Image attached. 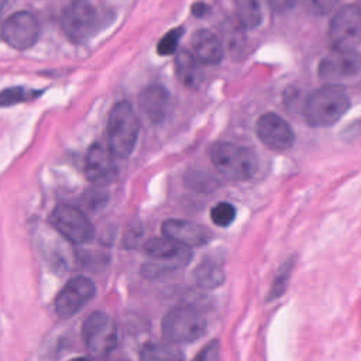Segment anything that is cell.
I'll return each instance as SVG.
<instances>
[{
  "instance_id": "obj_12",
  "label": "cell",
  "mask_w": 361,
  "mask_h": 361,
  "mask_svg": "<svg viewBox=\"0 0 361 361\" xmlns=\"http://www.w3.org/2000/svg\"><path fill=\"white\" fill-rule=\"evenodd\" d=\"M317 73L329 85L354 78L361 73V54L357 51L333 49L320 59Z\"/></svg>"
},
{
  "instance_id": "obj_16",
  "label": "cell",
  "mask_w": 361,
  "mask_h": 361,
  "mask_svg": "<svg viewBox=\"0 0 361 361\" xmlns=\"http://www.w3.org/2000/svg\"><path fill=\"white\" fill-rule=\"evenodd\" d=\"M192 54L200 63L217 65L224 56V47L221 39L210 30H197L190 38Z\"/></svg>"
},
{
  "instance_id": "obj_10",
  "label": "cell",
  "mask_w": 361,
  "mask_h": 361,
  "mask_svg": "<svg viewBox=\"0 0 361 361\" xmlns=\"http://www.w3.org/2000/svg\"><path fill=\"white\" fill-rule=\"evenodd\" d=\"M1 38L14 49L31 48L39 35L37 17L30 11H17L4 20L0 28Z\"/></svg>"
},
{
  "instance_id": "obj_6",
  "label": "cell",
  "mask_w": 361,
  "mask_h": 361,
  "mask_svg": "<svg viewBox=\"0 0 361 361\" xmlns=\"http://www.w3.org/2000/svg\"><path fill=\"white\" fill-rule=\"evenodd\" d=\"M82 338L92 355H109L117 347L118 341L114 320L103 312L90 313L82 324Z\"/></svg>"
},
{
  "instance_id": "obj_13",
  "label": "cell",
  "mask_w": 361,
  "mask_h": 361,
  "mask_svg": "<svg viewBox=\"0 0 361 361\" xmlns=\"http://www.w3.org/2000/svg\"><path fill=\"white\" fill-rule=\"evenodd\" d=\"M259 141L274 151H286L295 142V133L288 121L276 113H264L255 123Z\"/></svg>"
},
{
  "instance_id": "obj_1",
  "label": "cell",
  "mask_w": 361,
  "mask_h": 361,
  "mask_svg": "<svg viewBox=\"0 0 361 361\" xmlns=\"http://www.w3.org/2000/svg\"><path fill=\"white\" fill-rule=\"evenodd\" d=\"M350 97L338 85H326L312 92L303 106V116L316 128L331 127L348 110Z\"/></svg>"
},
{
  "instance_id": "obj_9",
  "label": "cell",
  "mask_w": 361,
  "mask_h": 361,
  "mask_svg": "<svg viewBox=\"0 0 361 361\" xmlns=\"http://www.w3.org/2000/svg\"><path fill=\"white\" fill-rule=\"evenodd\" d=\"M96 25L97 13L89 0H72L62 11V31L73 42L86 39Z\"/></svg>"
},
{
  "instance_id": "obj_4",
  "label": "cell",
  "mask_w": 361,
  "mask_h": 361,
  "mask_svg": "<svg viewBox=\"0 0 361 361\" xmlns=\"http://www.w3.org/2000/svg\"><path fill=\"white\" fill-rule=\"evenodd\" d=\"M209 157L220 175L235 182L251 179L258 168V159L250 148L227 141L214 142Z\"/></svg>"
},
{
  "instance_id": "obj_7",
  "label": "cell",
  "mask_w": 361,
  "mask_h": 361,
  "mask_svg": "<svg viewBox=\"0 0 361 361\" xmlns=\"http://www.w3.org/2000/svg\"><path fill=\"white\" fill-rule=\"evenodd\" d=\"M49 224L69 243L87 244L94 237V228L87 216L71 204H58L49 214Z\"/></svg>"
},
{
  "instance_id": "obj_32",
  "label": "cell",
  "mask_w": 361,
  "mask_h": 361,
  "mask_svg": "<svg viewBox=\"0 0 361 361\" xmlns=\"http://www.w3.org/2000/svg\"><path fill=\"white\" fill-rule=\"evenodd\" d=\"M107 361H128V360H124V358H113V360H107Z\"/></svg>"
},
{
  "instance_id": "obj_17",
  "label": "cell",
  "mask_w": 361,
  "mask_h": 361,
  "mask_svg": "<svg viewBox=\"0 0 361 361\" xmlns=\"http://www.w3.org/2000/svg\"><path fill=\"white\" fill-rule=\"evenodd\" d=\"M138 103L147 118L151 123L158 124L165 118L169 103V93L162 85L152 83L141 90Z\"/></svg>"
},
{
  "instance_id": "obj_28",
  "label": "cell",
  "mask_w": 361,
  "mask_h": 361,
  "mask_svg": "<svg viewBox=\"0 0 361 361\" xmlns=\"http://www.w3.org/2000/svg\"><path fill=\"white\" fill-rule=\"evenodd\" d=\"M267 3L275 13H286L296 4V0H267Z\"/></svg>"
},
{
  "instance_id": "obj_29",
  "label": "cell",
  "mask_w": 361,
  "mask_h": 361,
  "mask_svg": "<svg viewBox=\"0 0 361 361\" xmlns=\"http://www.w3.org/2000/svg\"><path fill=\"white\" fill-rule=\"evenodd\" d=\"M338 0H312V4L320 13H329L337 6Z\"/></svg>"
},
{
  "instance_id": "obj_23",
  "label": "cell",
  "mask_w": 361,
  "mask_h": 361,
  "mask_svg": "<svg viewBox=\"0 0 361 361\" xmlns=\"http://www.w3.org/2000/svg\"><path fill=\"white\" fill-rule=\"evenodd\" d=\"M39 94H41V92L27 89L23 86L8 87V89H4L0 92V107H7V106H13V104H17L21 102H28V100L38 97Z\"/></svg>"
},
{
  "instance_id": "obj_11",
  "label": "cell",
  "mask_w": 361,
  "mask_h": 361,
  "mask_svg": "<svg viewBox=\"0 0 361 361\" xmlns=\"http://www.w3.org/2000/svg\"><path fill=\"white\" fill-rule=\"evenodd\" d=\"M96 286L90 278L76 275L71 278L55 298V313L62 319L76 314L93 296Z\"/></svg>"
},
{
  "instance_id": "obj_2",
  "label": "cell",
  "mask_w": 361,
  "mask_h": 361,
  "mask_svg": "<svg viewBox=\"0 0 361 361\" xmlns=\"http://www.w3.org/2000/svg\"><path fill=\"white\" fill-rule=\"evenodd\" d=\"M144 251L149 261L141 267V274L148 279L164 278L183 269L192 259V250L168 237H152L145 241Z\"/></svg>"
},
{
  "instance_id": "obj_20",
  "label": "cell",
  "mask_w": 361,
  "mask_h": 361,
  "mask_svg": "<svg viewBox=\"0 0 361 361\" xmlns=\"http://www.w3.org/2000/svg\"><path fill=\"white\" fill-rule=\"evenodd\" d=\"M140 361H183V354L173 343H147L140 351Z\"/></svg>"
},
{
  "instance_id": "obj_26",
  "label": "cell",
  "mask_w": 361,
  "mask_h": 361,
  "mask_svg": "<svg viewBox=\"0 0 361 361\" xmlns=\"http://www.w3.org/2000/svg\"><path fill=\"white\" fill-rule=\"evenodd\" d=\"M193 361H221L220 360V345L217 340L207 343L193 358Z\"/></svg>"
},
{
  "instance_id": "obj_14",
  "label": "cell",
  "mask_w": 361,
  "mask_h": 361,
  "mask_svg": "<svg viewBox=\"0 0 361 361\" xmlns=\"http://www.w3.org/2000/svg\"><path fill=\"white\" fill-rule=\"evenodd\" d=\"M162 234L183 247H200L209 243L210 231L195 221L182 219H168L162 223Z\"/></svg>"
},
{
  "instance_id": "obj_24",
  "label": "cell",
  "mask_w": 361,
  "mask_h": 361,
  "mask_svg": "<svg viewBox=\"0 0 361 361\" xmlns=\"http://www.w3.org/2000/svg\"><path fill=\"white\" fill-rule=\"evenodd\" d=\"M235 214V207L228 202H219L210 210V219L219 227H228L234 221Z\"/></svg>"
},
{
  "instance_id": "obj_19",
  "label": "cell",
  "mask_w": 361,
  "mask_h": 361,
  "mask_svg": "<svg viewBox=\"0 0 361 361\" xmlns=\"http://www.w3.org/2000/svg\"><path fill=\"white\" fill-rule=\"evenodd\" d=\"M175 72L185 87L197 89L204 78L202 63L190 51H179L175 59Z\"/></svg>"
},
{
  "instance_id": "obj_30",
  "label": "cell",
  "mask_w": 361,
  "mask_h": 361,
  "mask_svg": "<svg viewBox=\"0 0 361 361\" xmlns=\"http://www.w3.org/2000/svg\"><path fill=\"white\" fill-rule=\"evenodd\" d=\"M207 11H209V7H207V4H204V3H195V4L192 6V13H193L196 17H202V16H204Z\"/></svg>"
},
{
  "instance_id": "obj_27",
  "label": "cell",
  "mask_w": 361,
  "mask_h": 361,
  "mask_svg": "<svg viewBox=\"0 0 361 361\" xmlns=\"http://www.w3.org/2000/svg\"><path fill=\"white\" fill-rule=\"evenodd\" d=\"M106 200H107V193H104V192L100 190V189L89 190V192L85 195V197H83L85 204H86L89 209H92V210L99 209V207H103L104 203H106Z\"/></svg>"
},
{
  "instance_id": "obj_21",
  "label": "cell",
  "mask_w": 361,
  "mask_h": 361,
  "mask_svg": "<svg viewBox=\"0 0 361 361\" xmlns=\"http://www.w3.org/2000/svg\"><path fill=\"white\" fill-rule=\"evenodd\" d=\"M237 23L243 28L254 30L262 24L264 14L258 0H235Z\"/></svg>"
},
{
  "instance_id": "obj_8",
  "label": "cell",
  "mask_w": 361,
  "mask_h": 361,
  "mask_svg": "<svg viewBox=\"0 0 361 361\" xmlns=\"http://www.w3.org/2000/svg\"><path fill=\"white\" fill-rule=\"evenodd\" d=\"M329 38L333 49L355 51L361 42V7L347 4L338 8L330 21Z\"/></svg>"
},
{
  "instance_id": "obj_15",
  "label": "cell",
  "mask_w": 361,
  "mask_h": 361,
  "mask_svg": "<svg viewBox=\"0 0 361 361\" xmlns=\"http://www.w3.org/2000/svg\"><path fill=\"white\" fill-rule=\"evenodd\" d=\"M86 178L97 186L110 183L117 176V166L113 161V155L100 144H93L85 158Z\"/></svg>"
},
{
  "instance_id": "obj_31",
  "label": "cell",
  "mask_w": 361,
  "mask_h": 361,
  "mask_svg": "<svg viewBox=\"0 0 361 361\" xmlns=\"http://www.w3.org/2000/svg\"><path fill=\"white\" fill-rule=\"evenodd\" d=\"M69 361H90V360L86 358V357H76V358H72V360H69Z\"/></svg>"
},
{
  "instance_id": "obj_5",
  "label": "cell",
  "mask_w": 361,
  "mask_h": 361,
  "mask_svg": "<svg viewBox=\"0 0 361 361\" xmlns=\"http://www.w3.org/2000/svg\"><path fill=\"white\" fill-rule=\"evenodd\" d=\"M207 320L204 314L192 305L172 307L161 322L164 337L173 344L193 343L206 333Z\"/></svg>"
},
{
  "instance_id": "obj_22",
  "label": "cell",
  "mask_w": 361,
  "mask_h": 361,
  "mask_svg": "<svg viewBox=\"0 0 361 361\" xmlns=\"http://www.w3.org/2000/svg\"><path fill=\"white\" fill-rule=\"evenodd\" d=\"M293 267H295V259L293 258H289L288 261H285L276 271V275L275 278L272 279V283H271V288L268 290V295H267V302H272L278 298H281L288 285H289V279H290V275H292V271H293Z\"/></svg>"
},
{
  "instance_id": "obj_3",
  "label": "cell",
  "mask_w": 361,
  "mask_h": 361,
  "mask_svg": "<svg viewBox=\"0 0 361 361\" xmlns=\"http://www.w3.org/2000/svg\"><path fill=\"white\" fill-rule=\"evenodd\" d=\"M140 120L128 102L113 106L107 120V149L116 158H127L138 140Z\"/></svg>"
},
{
  "instance_id": "obj_25",
  "label": "cell",
  "mask_w": 361,
  "mask_h": 361,
  "mask_svg": "<svg viewBox=\"0 0 361 361\" xmlns=\"http://www.w3.org/2000/svg\"><path fill=\"white\" fill-rule=\"evenodd\" d=\"M182 35H183V28H180V27L169 30L159 39V42L157 45V52L159 55H164V56L173 55L178 51V45H179V41L182 38Z\"/></svg>"
},
{
  "instance_id": "obj_18",
  "label": "cell",
  "mask_w": 361,
  "mask_h": 361,
  "mask_svg": "<svg viewBox=\"0 0 361 361\" xmlns=\"http://www.w3.org/2000/svg\"><path fill=\"white\" fill-rule=\"evenodd\" d=\"M193 279L202 289H216L226 279L224 261L219 255H204L193 271Z\"/></svg>"
}]
</instances>
